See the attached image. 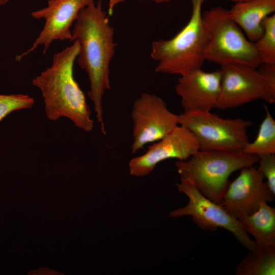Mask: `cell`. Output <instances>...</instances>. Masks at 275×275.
<instances>
[{
    "instance_id": "2e32d148",
    "label": "cell",
    "mask_w": 275,
    "mask_h": 275,
    "mask_svg": "<svg viewBox=\"0 0 275 275\" xmlns=\"http://www.w3.org/2000/svg\"><path fill=\"white\" fill-rule=\"evenodd\" d=\"M236 275H274L275 247H258L237 265Z\"/></svg>"
},
{
    "instance_id": "9a60e30c",
    "label": "cell",
    "mask_w": 275,
    "mask_h": 275,
    "mask_svg": "<svg viewBox=\"0 0 275 275\" xmlns=\"http://www.w3.org/2000/svg\"><path fill=\"white\" fill-rule=\"evenodd\" d=\"M258 247H275V208L262 202L253 213L238 218Z\"/></svg>"
},
{
    "instance_id": "5b68a950",
    "label": "cell",
    "mask_w": 275,
    "mask_h": 275,
    "mask_svg": "<svg viewBox=\"0 0 275 275\" xmlns=\"http://www.w3.org/2000/svg\"><path fill=\"white\" fill-rule=\"evenodd\" d=\"M209 34L205 60L221 66L231 63L258 68L262 63L254 42L231 19L229 11L216 7L202 14Z\"/></svg>"
},
{
    "instance_id": "6da1fadb",
    "label": "cell",
    "mask_w": 275,
    "mask_h": 275,
    "mask_svg": "<svg viewBox=\"0 0 275 275\" xmlns=\"http://www.w3.org/2000/svg\"><path fill=\"white\" fill-rule=\"evenodd\" d=\"M114 36V28L102 8L101 0L80 11L72 30V41L76 40L79 45L77 62L88 76L90 90L88 95L104 135L106 130L102 97L105 92L111 89L110 64L116 46Z\"/></svg>"
},
{
    "instance_id": "603a6c76",
    "label": "cell",
    "mask_w": 275,
    "mask_h": 275,
    "mask_svg": "<svg viewBox=\"0 0 275 275\" xmlns=\"http://www.w3.org/2000/svg\"><path fill=\"white\" fill-rule=\"evenodd\" d=\"M231 1H233L234 2H236V3H238V2L248 1H250V0H231Z\"/></svg>"
},
{
    "instance_id": "7402d4cb",
    "label": "cell",
    "mask_w": 275,
    "mask_h": 275,
    "mask_svg": "<svg viewBox=\"0 0 275 275\" xmlns=\"http://www.w3.org/2000/svg\"><path fill=\"white\" fill-rule=\"evenodd\" d=\"M9 0H0V6L6 5Z\"/></svg>"
},
{
    "instance_id": "8fae6325",
    "label": "cell",
    "mask_w": 275,
    "mask_h": 275,
    "mask_svg": "<svg viewBox=\"0 0 275 275\" xmlns=\"http://www.w3.org/2000/svg\"><path fill=\"white\" fill-rule=\"evenodd\" d=\"M264 179L260 171L253 166L241 169L239 175L230 182L221 205L238 219L256 211L261 203L272 202L275 195Z\"/></svg>"
},
{
    "instance_id": "7a4b0ae2",
    "label": "cell",
    "mask_w": 275,
    "mask_h": 275,
    "mask_svg": "<svg viewBox=\"0 0 275 275\" xmlns=\"http://www.w3.org/2000/svg\"><path fill=\"white\" fill-rule=\"evenodd\" d=\"M76 40L55 53L51 65L32 80L42 94L47 118L56 121L69 119L77 127L90 132L94 127L91 112L86 98L73 75V67L79 51Z\"/></svg>"
},
{
    "instance_id": "d6986e66",
    "label": "cell",
    "mask_w": 275,
    "mask_h": 275,
    "mask_svg": "<svg viewBox=\"0 0 275 275\" xmlns=\"http://www.w3.org/2000/svg\"><path fill=\"white\" fill-rule=\"evenodd\" d=\"M34 99L23 94H0V122L13 112L31 108Z\"/></svg>"
},
{
    "instance_id": "e0dca14e",
    "label": "cell",
    "mask_w": 275,
    "mask_h": 275,
    "mask_svg": "<svg viewBox=\"0 0 275 275\" xmlns=\"http://www.w3.org/2000/svg\"><path fill=\"white\" fill-rule=\"evenodd\" d=\"M266 115L262 121L258 134L252 142H249L243 152L258 156L275 154V120L268 107L264 105Z\"/></svg>"
},
{
    "instance_id": "30bf717a",
    "label": "cell",
    "mask_w": 275,
    "mask_h": 275,
    "mask_svg": "<svg viewBox=\"0 0 275 275\" xmlns=\"http://www.w3.org/2000/svg\"><path fill=\"white\" fill-rule=\"evenodd\" d=\"M94 2L95 0H48L46 7L32 11L33 18L44 20L43 28L32 45L16 56V61H20L40 46L43 47L45 53L54 41H72L71 27L79 12Z\"/></svg>"
},
{
    "instance_id": "ba28073f",
    "label": "cell",
    "mask_w": 275,
    "mask_h": 275,
    "mask_svg": "<svg viewBox=\"0 0 275 275\" xmlns=\"http://www.w3.org/2000/svg\"><path fill=\"white\" fill-rule=\"evenodd\" d=\"M219 70L221 91L216 108L229 109L258 99L275 102V89L258 67L231 63L221 65Z\"/></svg>"
},
{
    "instance_id": "8992f818",
    "label": "cell",
    "mask_w": 275,
    "mask_h": 275,
    "mask_svg": "<svg viewBox=\"0 0 275 275\" xmlns=\"http://www.w3.org/2000/svg\"><path fill=\"white\" fill-rule=\"evenodd\" d=\"M178 124L194 135L200 150L232 152L243 151L252 125L249 120L224 119L210 112L183 113L178 115Z\"/></svg>"
},
{
    "instance_id": "277c9868",
    "label": "cell",
    "mask_w": 275,
    "mask_h": 275,
    "mask_svg": "<svg viewBox=\"0 0 275 275\" xmlns=\"http://www.w3.org/2000/svg\"><path fill=\"white\" fill-rule=\"evenodd\" d=\"M259 157L243 151L199 150L184 160L175 163L180 179L187 180L204 196L221 204L234 172L254 166Z\"/></svg>"
},
{
    "instance_id": "3957f363",
    "label": "cell",
    "mask_w": 275,
    "mask_h": 275,
    "mask_svg": "<svg viewBox=\"0 0 275 275\" xmlns=\"http://www.w3.org/2000/svg\"><path fill=\"white\" fill-rule=\"evenodd\" d=\"M192 12L187 23L174 37L154 41L150 56L157 73L182 76L201 68L205 60L209 34L202 17L205 0H190Z\"/></svg>"
},
{
    "instance_id": "4fadbf2b",
    "label": "cell",
    "mask_w": 275,
    "mask_h": 275,
    "mask_svg": "<svg viewBox=\"0 0 275 275\" xmlns=\"http://www.w3.org/2000/svg\"><path fill=\"white\" fill-rule=\"evenodd\" d=\"M220 70L206 72L201 68L180 76L175 86L184 113L210 112L216 108L221 91Z\"/></svg>"
},
{
    "instance_id": "5bb4252c",
    "label": "cell",
    "mask_w": 275,
    "mask_h": 275,
    "mask_svg": "<svg viewBox=\"0 0 275 275\" xmlns=\"http://www.w3.org/2000/svg\"><path fill=\"white\" fill-rule=\"evenodd\" d=\"M231 19L243 31L251 42L263 33L262 21L275 11V0H250L236 3L228 10Z\"/></svg>"
},
{
    "instance_id": "9c48e42d",
    "label": "cell",
    "mask_w": 275,
    "mask_h": 275,
    "mask_svg": "<svg viewBox=\"0 0 275 275\" xmlns=\"http://www.w3.org/2000/svg\"><path fill=\"white\" fill-rule=\"evenodd\" d=\"M133 122L132 153L171 132L178 124V115L171 112L164 100L151 93H143L134 101L131 113Z\"/></svg>"
},
{
    "instance_id": "44dd1931",
    "label": "cell",
    "mask_w": 275,
    "mask_h": 275,
    "mask_svg": "<svg viewBox=\"0 0 275 275\" xmlns=\"http://www.w3.org/2000/svg\"><path fill=\"white\" fill-rule=\"evenodd\" d=\"M126 0H109L108 1V15H112L113 13L114 10L115 8V7L119 5L120 3L123 2ZM140 1H143V0H140ZM147 1H150L154 2L156 3H166L168 2L171 0H147Z\"/></svg>"
},
{
    "instance_id": "ac0fdd59",
    "label": "cell",
    "mask_w": 275,
    "mask_h": 275,
    "mask_svg": "<svg viewBox=\"0 0 275 275\" xmlns=\"http://www.w3.org/2000/svg\"><path fill=\"white\" fill-rule=\"evenodd\" d=\"M263 33L254 42L262 63L275 65V14L265 17L262 21Z\"/></svg>"
},
{
    "instance_id": "ffe728a7",
    "label": "cell",
    "mask_w": 275,
    "mask_h": 275,
    "mask_svg": "<svg viewBox=\"0 0 275 275\" xmlns=\"http://www.w3.org/2000/svg\"><path fill=\"white\" fill-rule=\"evenodd\" d=\"M258 169L267 180L266 183L271 191L275 195V154L259 156Z\"/></svg>"
},
{
    "instance_id": "7c38bea8",
    "label": "cell",
    "mask_w": 275,
    "mask_h": 275,
    "mask_svg": "<svg viewBox=\"0 0 275 275\" xmlns=\"http://www.w3.org/2000/svg\"><path fill=\"white\" fill-rule=\"evenodd\" d=\"M199 150L194 135L184 126L178 125L171 132L148 147L143 155L131 159L130 173L136 177L150 174L159 162L171 158L184 160Z\"/></svg>"
},
{
    "instance_id": "52a82bcc",
    "label": "cell",
    "mask_w": 275,
    "mask_h": 275,
    "mask_svg": "<svg viewBox=\"0 0 275 275\" xmlns=\"http://www.w3.org/2000/svg\"><path fill=\"white\" fill-rule=\"evenodd\" d=\"M176 186L188 198L187 204L170 212L172 217L190 216L193 221L203 230L216 231L222 228L231 232L237 240L249 251L257 245L243 229L239 220L230 214L221 204L204 196L193 184L180 179Z\"/></svg>"
}]
</instances>
